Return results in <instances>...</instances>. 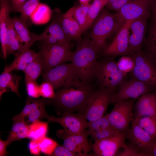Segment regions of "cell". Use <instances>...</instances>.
Listing matches in <instances>:
<instances>
[{"instance_id":"33","label":"cell","mask_w":156,"mask_h":156,"mask_svg":"<svg viewBox=\"0 0 156 156\" xmlns=\"http://www.w3.org/2000/svg\"><path fill=\"white\" fill-rule=\"evenodd\" d=\"M40 0H28L23 6L19 12V18L28 27H30L33 24L31 19V15L39 3Z\"/></svg>"},{"instance_id":"7","label":"cell","mask_w":156,"mask_h":156,"mask_svg":"<svg viewBox=\"0 0 156 156\" xmlns=\"http://www.w3.org/2000/svg\"><path fill=\"white\" fill-rule=\"evenodd\" d=\"M115 92L112 90L101 87L95 90L83 114L88 122L104 116L109 105L114 103Z\"/></svg>"},{"instance_id":"9","label":"cell","mask_w":156,"mask_h":156,"mask_svg":"<svg viewBox=\"0 0 156 156\" xmlns=\"http://www.w3.org/2000/svg\"><path fill=\"white\" fill-rule=\"evenodd\" d=\"M131 123V127L126 132V139L129 140V144L137 149L141 156H152L156 140L139 126L133 118Z\"/></svg>"},{"instance_id":"49","label":"cell","mask_w":156,"mask_h":156,"mask_svg":"<svg viewBox=\"0 0 156 156\" xmlns=\"http://www.w3.org/2000/svg\"><path fill=\"white\" fill-rule=\"evenodd\" d=\"M81 5H84L88 4L90 0H79Z\"/></svg>"},{"instance_id":"18","label":"cell","mask_w":156,"mask_h":156,"mask_svg":"<svg viewBox=\"0 0 156 156\" xmlns=\"http://www.w3.org/2000/svg\"><path fill=\"white\" fill-rule=\"evenodd\" d=\"M126 132L97 140L92 146L95 156H116L118 151L125 144Z\"/></svg>"},{"instance_id":"25","label":"cell","mask_w":156,"mask_h":156,"mask_svg":"<svg viewBox=\"0 0 156 156\" xmlns=\"http://www.w3.org/2000/svg\"><path fill=\"white\" fill-rule=\"evenodd\" d=\"M21 79V77L14 74L12 72L4 70L0 75V99L4 93L8 92H14L20 96L18 88Z\"/></svg>"},{"instance_id":"27","label":"cell","mask_w":156,"mask_h":156,"mask_svg":"<svg viewBox=\"0 0 156 156\" xmlns=\"http://www.w3.org/2000/svg\"><path fill=\"white\" fill-rule=\"evenodd\" d=\"M52 11L47 5L39 3L32 13L31 19L33 24L40 25L46 24L50 20Z\"/></svg>"},{"instance_id":"41","label":"cell","mask_w":156,"mask_h":156,"mask_svg":"<svg viewBox=\"0 0 156 156\" xmlns=\"http://www.w3.org/2000/svg\"><path fill=\"white\" fill-rule=\"evenodd\" d=\"M25 84L27 92L29 96L37 99L41 96L39 86L36 81H29Z\"/></svg>"},{"instance_id":"36","label":"cell","mask_w":156,"mask_h":156,"mask_svg":"<svg viewBox=\"0 0 156 156\" xmlns=\"http://www.w3.org/2000/svg\"><path fill=\"white\" fill-rule=\"evenodd\" d=\"M38 141L41 152L50 156H51L58 145L55 141L46 136L38 140Z\"/></svg>"},{"instance_id":"46","label":"cell","mask_w":156,"mask_h":156,"mask_svg":"<svg viewBox=\"0 0 156 156\" xmlns=\"http://www.w3.org/2000/svg\"><path fill=\"white\" fill-rule=\"evenodd\" d=\"M15 13L20 12L27 0H10Z\"/></svg>"},{"instance_id":"15","label":"cell","mask_w":156,"mask_h":156,"mask_svg":"<svg viewBox=\"0 0 156 156\" xmlns=\"http://www.w3.org/2000/svg\"><path fill=\"white\" fill-rule=\"evenodd\" d=\"M133 21H127L122 25L117 31L112 42L103 50L102 56L114 57L129 54V27Z\"/></svg>"},{"instance_id":"12","label":"cell","mask_w":156,"mask_h":156,"mask_svg":"<svg viewBox=\"0 0 156 156\" xmlns=\"http://www.w3.org/2000/svg\"><path fill=\"white\" fill-rule=\"evenodd\" d=\"M115 92L114 103L128 99L138 98L146 93L153 91L148 84L133 76L128 80L124 79L118 86Z\"/></svg>"},{"instance_id":"38","label":"cell","mask_w":156,"mask_h":156,"mask_svg":"<svg viewBox=\"0 0 156 156\" xmlns=\"http://www.w3.org/2000/svg\"><path fill=\"white\" fill-rule=\"evenodd\" d=\"M120 133L111 126L101 129L90 134L89 135L95 142L99 140L116 135Z\"/></svg>"},{"instance_id":"20","label":"cell","mask_w":156,"mask_h":156,"mask_svg":"<svg viewBox=\"0 0 156 156\" xmlns=\"http://www.w3.org/2000/svg\"><path fill=\"white\" fill-rule=\"evenodd\" d=\"M133 117L149 116L156 119V91H152L139 97L135 106Z\"/></svg>"},{"instance_id":"16","label":"cell","mask_w":156,"mask_h":156,"mask_svg":"<svg viewBox=\"0 0 156 156\" xmlns=\"http://www.w3.org/2000/svg\"><path fill=\"white\" fill-rule=\"evenodd\" d=\"M48 122H56L60 124L69 135L79 134L88 128V122L83 114L74 113L63 114L60 117L49 115Z\"/></svg>"},{"instance_id":"3","label":"cell","mask_w":156,"mask_h":156,"mask_svg":"<svg viewBox=\"0 0 156 156\" xmlns=\"http://www.w3.org/2000/svg\"><path fill=\"white\" fill-rule=\"evenodd\" d=\"M116 14L105 9H102L92 26L90 37L99 54L106 46L107 38L121 27Z\"/></svg>"},{"instance_id":"22","label":"cell","mask_w":156,"mask_h":156,"mask_svg":"<svg viewBox=\"0 0 156 156\" xmlns=\"http://www.w3.org/2000/svg\"><path fill=\"white\" fill-rule=\"evenodd\" d=\"M13 25L17 33L22 47L16 55L22 51L30 48L36 41H37L38 34L31 33L27 26L19 18L14 16L12 18Z\"/></svg>"},{"instance_id":"13","label":"cell","mask_w":156,"mask_h":156,"mask_svg":"<svg viewBox=\"0 0 156 156\" xmlns=\"http://www.w3.org/2000/svg\"><path fill=\"white\" fill-rule=\"evenodd\" d=\"M56 135L63 140V145L76 156H95L94 154L88 153L92 147L88 140V130L77 135H71L64 129H59Z\"/></svg>"},{"instance_id":"2","label":"cell","mask_w":156,"mask_h":156,"mask_svg":"<svg viewBox=\"0 0 156 156\" xmlns=\"http://www.w3.org/2000/svg\"><path fill=\"white\" fill-rule=\"evenodd\" d=\"M98 55L89 38L78 41L75 50L72 52L71 63L80 80L92 83L95 79Z\"/></svg>"},{"instance_id":"32","label":"cell","mask_w":156,"mask_h":156,"mask_svg":"<svg viewBox=\"0 0 156 156\" xmlns=\"http://www.w3.org/2000/svg\"><path fill=\"white\" fill-rule=\"evenodd\" d=\"M48 123L38 120L29 125L27 138L38 140L46 136L48 130Z\"/></svg>"},{"instance_id":"29","label":"cell","mask_w":156,"mask_h":156,"mask_svg":"<svg viewBox=\"0 0 156 156\" xmlns=\"http://www.w3.org/2000/svg\"><path fill=\"white\" fill-rule=\"evenodd\" d=\"M36 58L29 64L23 71L25 73V83L36 81L42 70V62L39 52Z\"/></svg>"},{"instance_id":"37","label":"cell","mask_w":156,"mask_h":156,"mask_svg":"<svg viewBox=\"0 0 156 156\" xmlns=\"http://www.w3.org/2000/svg\"><path fill=\"white\" fill-rule=\"evenodd\" d=\"M118 69L127 74V73L132 72L135 66V62L129 55H123L117 62Z\"/></svg>"},{"instance_id":"51","label":"cell","mask_w":156,"mask_h":156,"mask_svg":"<svg viewBox=\"0 0 156 156\" xmlns=\"http://www.w3.org/2000/svg\"><path fill=\"white\" fill-rule=\"evenodd\" d=\"M0 0V3H1L4 1L5 0Z\"/></svg>"},{"instance_id":"42","label":"cell","mask_w":156,"mask_h":156,"mask_svg":"<svg viewBox=\"0 0 156 156\" xmlns=\"http://www.w3.org/2000/svg\"><path fill=\"white\" fill-rule=\"evenodd\" d=\"M122 148L123 150L117 153L116 156H141L138 151L129 144H126Z\"/></svg>"},{"instance_id":"48","label":"cell","mask_w":156,"mask_h":156,"mask_svg":"<svg viewBox=\"0 0 156 156\" xmlns=\"http://www.w3.org/2000/svg\"><path fill=\"white\" fill-rule=\"evenodd\" d=\"M151 11L153 14V22L156 23V0H155Z\"/></svg>"},{"instance_id":"31","label":"cell","mask_w":156,"mask_h":156,"mask_svg":"<svg viewBox=\"0 0 156 156\" xmlns=\"http://www.w3.org/2000/svg\"><path fill=\"white\" fill-rule=\"evenodd\" d=\"M134 121L156 140V119L149 116L133 117Z\"/></svg>"},{"instance_id":"6","label":"cell","mask_w":156,"mask_h":156,"mask_svg":"<svg viewBox=\"0 0 156 156\" xmlns=\"http://www.w3.org/2000/svg\"><path fill=\"white\" fill-rule=\"evenodd\" d=\"M128 55L134 60L133 76L148 84L156 91V60L146 50H142Z\"/></svg>"},{"instance_id":"1","label":"cell","mask_w":156,"mask_h":156,"mask_svg":"<svg viewBox=\"0 0 156 156\" xmlns=\"http://www.w3.org/2000/svg\"><path fill=\"white\" fill-rule=\"evenodd\" d=\"M95 90L92 83L77 77L64 87L55 90V96L47 100L59 115L74 113L83 114Z\"/></svg>"},{"instance_id":"14","label":"cell","mask_w":156,"mask_h":156,"mask_svg":"<svg viewBox=\"0 0 156 156\" xmlns=\"http://www.w3.org/2000/svg\"><path fill=\"white\" fill-rule=\"evenodd\" d=\"M42 75L43 81L51 83L55 90L64 87L78 77L71 63L60 64Z\"/></svg>"},{"instance_id":"45","label":"cell","mask_w":156,"mask_h":156,"mask_svg":"<svg viewBox=\"0 0 156 156\" xmlns=\"http://www.w3.org/2000/svg\"><path fill=\"white\" fill-rule=\"evenodd\" d=\"M28 146L31 154L36 155H40L41 151L38 140H31Z\"/></svg>"},{"instance_id":"30","label":"cell","mask_w":156,"mask_h":156,"mask_svg":"<svg viewBox=\"0 0 156 156\" xmlns=\"http://www.w3.org/2000/svg\"><path fill=\"white\" fill-rule=\"evenodd\" d=\"M108 0H94L88 12L84 32L90 29Z\"/></svg>"},{"instance_id":"47","label":"cell","mask_w":156,"mask_h":156,"mask_svg":"<svg viewBox=\"0 0 156 156\" xmlns=\"http://www.w3.org/2000/svg\"><path fill=\"white\" fill-rule=\"evenodd\" d=\"M8 146L6 141L2 140L0 139V156H4L8 155L7 146Z\"/></svg>"},{"instance_id":"39","label":"cell","mask_w":156,"mask_h":156,"mask_svg":"<svg viewBox=\"0 0 156 156\" xmlns=\"http://www.w3.org/2000/svg\"><path fill=\"white\" fill-rule=\"evenodd\" d=\"M111 126L106 114L96 120L88 122V131L89 135L99 129Z\"/></svg>"},{"instance_id":"24","label":"cell","mask_w":156,"mask_h":156,"mask_svg":"<svg viewBox=\"0 0 156 156\" xmlns=\"http://www.w3.org/2000/svg\"><path fill=\"white\" fill-rule=\"evenodd\" d=\"M38 55V52L36 53L30 48L25 49L16 55L12 62L9 65H6L4 70L9 72L20 70L23 71Z\"/></svg>"},{"instance_id":"43","label":"cell","mask_w":156,"mask_h":156,"mask_svg":"<svg viewBox=\"0 0 156 156\" xmlns=\"http://www.w3.org/2000/svg\"><path fill=\"white\" fill-rule=\"evenodd\" d=\"M130 0H108L106 6L110 10L118 12Z\"/></svg>"},{"instance_id":"10","label":"cell","mask_w":156,"mask_h":156,"mask_svg":"<svg viewBox=\"0 0 156 156\" xmlns=\"http://www.w3.org/2000/svg\"><path fill=\"white\" fill-rule=\"evenodd\" d=\"M155 0H130L116 13L117 20L122 25L127 21L142 16L149 17Z\"/></svg>"},{"instance_id":"50","label":"cell","mask_w":156,"mask_h":156,"mask_svg":"<svg viewBox=\"0 0 156 156\" xmlns=\"http://www.w3.org/2000/svg\"><path fill=\"white\" fill-rule=\"evenodd\" d=\"M152 156H156V145L153 150L152 154Z\"/></svg>"},{"instance_id":"4","label":"cell","mask_w":156,"mask_h":156,"mask_svg":"<svg viewBox=\"0 0 156 156\" xmlns=\"http://www.w3.org/2000/svg\"><path fill=\"white\" fill-rule=\"evenodd\" d=\"M113 57L105 56L97 60L95 79L99 87L115 92L126 74L118 68Z\"/></svg>"},{"instance_id":"26","label":"cell","mask_w":156,"mask_h":156,"mask_svg":"<svg viewBox=\"0 0 156 156\" xmlns=\"http://www.w3.org/2000/svg\"><path fill=\"white\" fill-rule=\"evenodd\" d=\"M6 42L7 57L14 53L16 55L21 49V44L10 17L8 21Z\"/></svg>"},{"instance_id":"5","label":"cell","mask_w":156,"mask_h":156,"mask_svg":"<svg viewBox=\"0 0 156 156\" xmlns=\"http://www.w3.org/2000/svg\"><path fill=\"white\" fill-rule=\"evenodd\" d=\"M74 45L72 42L53 44H42L39 51L42 62V74L60 64L70 62Z\"/></svg>"},{"instance_id":"23","label":"cell","mask_w":156,"mask_h":156,"mask_svg":"<svg viewBox=\"0 0 156 156\" xmlns=\"http://www.w3.org/2000/svg\"><path fill=\"white\" fill-rule=\"evenodd\" d=\"M0 39L3 57L6 60L7 57L6 39L8 23L10 17V13L13 11L10 0H5L0 3Z\"/></svg>"},{"instance_id":"34","label":"cell","mask_w":156,"mask_h":156,"mask_svg":"<svg viewBox=\"0 0 156 156\" xmlns=\"http://www.w3.org/2000/svg\"><path fill=\"white\" fill-rule=\"evenodd\" d=\"M144 43L146 50L156 60V23L154 22L149 29Z\"/></svg>"},{"instance_id":"28","label":"cell","mask_w":156,"mask_h":156,"mask_svg":"<svg viewBox=\"0 0 156 156\" xmlns=\"http://www.w3.org/2000/svg\"><path fill=\"white\" fill-rule=\"evenodd\" d=\"M10 133L6 140L8 145L12 142L28 138L29 125L22 121H13Z\"/></svg>"},{"instance_id":"40","label":"cell","mask_w":156,"mask_h":156,"mask_svg":"<svg viewBox=\"0 0 156 156\" xmlns=\"http://www.w3.org/2000/svg\"><path fill=\"white\" fill-rule=\"evenodd\" d=\"M53 85L50 83L44 81L39 86L40 96L45 98L52 99L55 96V92Z\"/></svg>"},{"instance_id":"19","label":"cell","mask_w":156,"mask_h":156,"mask_svg":"<svg viewBox=\"0 0 156 156\" xmlns=\"http://www.w3.org/2000/svg\"><path fill=\"white\" fill-rule=\"evenodd\" d=\"M149 17L142 16L132 21L129 27V54L142 50Z\"/></svg>"},{"instance_id":"8","label":"cell","mask_w":156,"mask_h":156,"mask_svg":"<svg viewBox=\"0 0 156 156\" xmlns=\"http://www.w3.org/2000/svg\"><path fill=\"white\" fill-rule=\"evenodd\" d=\"M135 99H128L115 103L112 110L106 114L111 126L119 133L126 132L130 127Z\"/></svg>"},{"instance_id":"35","label":"cell","mask_w":156,"mask_h":156,"mask_svg":"<svg viewBox=\"0 0 156 156\" xmlns=\"http://www.w3.org/2000/svg\"><path fill=\"white\" fill-rule=\"evenodd\" d=\"M90 5L88 4L73 7V16L80 26L83 33L84 32L88 12Z\"/></svg>"},{"instance_id":"17","label":"cell","mask_w":156,"mask_h":156,"mask_svg":"<svg viewBox=\"0 0 156 156\" xmlns=\"http://www.w3.org/2000/svg\"><path fill=\"white\" fill-rule=\"evenodd\" d=\"M55 13L51 23L40 34L38 35L37 41L49 45L71 42L62 29L60 21L61 13L59 12Z\"/></svg>"},{"instance_id":"11","label":"cell","mask_w":156,"mask_h":156,"mask_svg":"<svg viewBox=\"0 0 156 156\" xmlns=\"http://www.w3.org/2000/svg\"><path fill=\"white\" fill-rule=\"evenodd\" d=\"M47 104V100L45 99H35L28 96L23 110L12 119L13 121H22L29 125L42 119H47L49 115L45 110Z\"/></svg>"},{"instance_id":"21","label":"cell","mask_w":156,"mask_h":156,"mask_svg":"<svg viewBox=\"0 0 156 156\" xmlns=\"http://www.w3.org/2000/svg\"><path fill=\"white\" fill-rule=\"evenodd\" d=\"M73 7L66 12L61 14L60 18L62 26L66 36L70 41H79L81 39L83 33L79 24L74 17Z\"/></svg>"},{"instance_id":"44","label":"cell","mask_w":156,"mask_h":156,"mask_svg":"<svg viewBox=\"0 0 156 156\" xmlns=\"http://www.w3.org/2000/svg\"><path fill=\"white\" fill-rule=\"evenodd\" d=\"M51 156H76V155L64 145L61 146L58 144Z\"/></svg>"}]
</instances>
